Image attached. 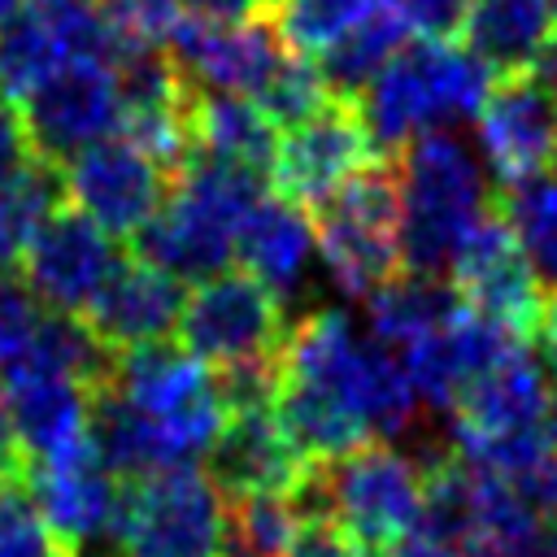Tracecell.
Segmentation results:
<instances>
[{
	"label": "cell",
	"mask_w": 557,
	"mask_h": 557,
	"mask_svg": "<svg viewBox=\"0 0 557 557\" xmlns=\"http://www.w3.org/2000/svg\"><path fill=\"white\" fill-rule=\"evenodd\" d=\"M0 387H4L9 409H13L26 466L52 461V457H61L87 440L91 387L65 379V374L39 370L22 357L0 374Z\"/></svg>",
	"instance_id": "obj_21"
},
{
	"label": "cell",
	"mask_w": 557,
	"mask_h": 557,
	"mask_svg": "<svg viewBox=\"0 0 557 557\" xmlns=\"http://www.w3.org/2000/svg\"><path fill=\"white\" fill-rule=\"evenodd\" d=\"M9 487H13V483H9V479H4V474H0V500H4V496H9Z\"/></svg>",
	"instance_id": "obj_48"
},
{
	"label": "cell",
	"mask_w": 557,
	"mask_h": 557,
	"mask_svg": "<svg viewBox=\"0 0 557 557\" xmlns=\"http://www.w3.org/2000/svg\"><path fill=\"white\" fill-rule=\"evenodd\" d=\"M522 344H531V339L509 331L496 318H483V313L466 309L453 326L400 348L396 357H400L418 400H426L431 409H457V400L483 374H492L500 361H509Z\"/></svg>",
	"instance_id": "obj_17"
},
{
	"label": "cell",
	"mask_w": 557,
	"mask_h": 557,
	"mask_svg": "<svg viewBox=\"0 0 557 557\" xmlns=\"http://www.w3.org/2000/svg\"><path fill=\"white\" fill-rule=\"evenodd\" d=\"M448 274H453V287L461 292L466 309L496 318L527 339L535 335L548 292L535 278V270H531V261H527V252H522V244L509 231L500 209H492L470 231V239L461 244Z\"/></svg>",
	"instance_id": "obj_12"
},
{
	"label": "cell",
	"mask_w": 557,
	"mask_h": 557,
	"mask_svg": "<svg viewBox=\"0 0 557 557\" xmlns=\"http://www.w3.org/2000/svg\"><path fill=\"white\" fill-rule=\"evenodd\" d=\"M470 557H557V522H540L535 535H527L522 544L513 548H500V553H470Z\"/></svg>",
	"instance_id": "obj_43"
},
{
	"label": "cell",
	"mask_w": 557,
	"mask_h": 557,
	"mask_svg": "<svg viewBox=\"0 0 557 557\" xmlns=\"http://www.w3.org/2000/svg\"><path fill=\"white\" fill-rule=\"evenodd\" d=\"M39 322H44L39 300L30 296V287L22 283V274L0 270V374L30 348Z\"/></svg>",
	"instance_id": "obj_33"
},
{
	"label": "cell",
	"mask_w": 557,
	"mask_h": 557,
	"mask_svg": "<svg viewBox=\"0 0 557 557\" xmlns=\"http://www.w3.org/2000/svg\"><path fill=\"white\" fill-rule=\"evenodd\" d=\"M22 126L30 152L48 165H65L100 139H113L122 126V91L113 65L104 61H65L57 65L26 100Z\"/></svg>",
	"instance_id": "obj_10"
},
{
	"label": "cell",
	"mask_w": 557,
	"mask_h": 557,
	"mask_svg": "<svg viewBox=\"0 0 557 557\" xmlns=\"http://www.w3.org/2000/svg\"><path fill=\"white\" fill-rule=\"evenodd\" d=\"M22 283L48 313L87 318L91 300L122 265V252L109 231H100L74 205H61L22 252Z\"/></svg>",
	"instance_id": "obj_11"
},
{
	"label": "cell",
	"mask_w": 557,
	"mask_h": 557,
	"mask_svg": "<svg viewBox=\"0 0 557 557\" xmlns=\"http://www.w3.org/2000/svg\"><path fill=\"white\" fill-rule=\"evenodd\" d=\"M122 39H135V44H161L174 35V26L183 22V9L178 0H117L109 4Z\"/></svg>",
	"instance_id": "obj_35"
},
{
	"label": "cell",
	"mask_w": 557,
	"mask_h": 557,
	"mask_svg": "<svg viewBox=\"0 0 557 557\" xmlns=\"http://www.w3.org/2000/svg\"><path fill=\"white\" fill-rule=\"evenodd\" d=\"M96 4H104V9H109V4H117V0H96Z\"/></svg>",
	"instance_id": "obj_52"
},
{
	"label": "cell",
	"mask_w": 557,
	"mask_h": 557,
	"mask_svg": "<svg viewBox=\"0 0 557 557\" xmlns=\"http://www.w3.org/2000/svg\"><path fill=\"white\" fill-rule=\"evenodd\" d=\"M287 339L283 300L244 270L213 274L187 292L178 344L209 370L274 361Z\"/></svg>",
	"instance_id": "obj_9"
},
{
	"label": "cell",
	"mask_w": 557,
	"mask_h": 557,
	"mask_svg": "<svg viewBox=\"0 0 557 557\" xmlns=\"http://www.w3.org/2000/svg\"><path fill=\"white\" fill-rule=\"evenodd\" d=\"M305 457L278 426L274 409H244L226 413L213 448L205 453V474L222 492V500L292 492L305 474Z\"/></svg>",
	"instance_id": "obj_19"
},
{
	"label": "cell",
	"mask_w": 557,
	"mask_h": 557,
	"mask_svg": "<svg viewBox=\"0 0 557 557\" xmlns=\"http://www.w3.org/2000/svg\"><path fill=\"white\" fill-rule=\"evenodd\" d=\"M387 557H466L457 544H448V540H440V535H431V531H422V527H413L405 540H396L392 544V553Z\"/></svg>",
	"instance_id": "obj_42"
},
{
	"label": "cell",
	"mask_w": 557,
	"mask_h": 557,
	"mask_svg": "<svg viewBox=\"0 0 557 557\" xmlns=\"http://www.w3.org/2000/svg\"><path fill=\"white\" fill-rule=\"evenodd\" d=\"M492 96V70L453 39H409L352 100L374 152L396 161L413 139L474 122Z\"/></svg>",
	"instance_id": "obj_2"
},
{
	"label": "cell",
	"mask_w": 557,
	"mask_h": 557,
	"mask_svg": "<svg viewBox=\"0 0 557 557\" xmlns=\"http://www.w3.org/2000/svg\"><path fill=\"white\" fill-rule=\"evenodd\" d=\"M26 9V0H0V26L9 22V17H17Z\"/></svg>",
	"instance_id": "obj_47"
},
{
	"label": "cell",
	"mask_w": 557,
	"mask_h": 557,
	"mask_svg": "<svg viewBox=\"0 0 557 557\" xmlns=\"http://www.w3.org/2000/svg\"><path fill=\"white\" fill-rule=\"evenodd\" d=\"M513 487H518V496H522L535 513H544L548 522H557V448L548 444V448L535 457V466H531L522 479H513Z\"/></svg>",
	"instance_id": "obj_37"
},
{
	"label": "cell",
	"mask_w": 557,
	"mask_h": 557,
	"mask_svg": "<svg viewBox=\"0 0 557 557\" xmlns=\"http://www.w3.org/2000/svg\"><path fill=\"white\" fill-rule=\"evenodd\" d=\"M370 161H379V152L366 135V122H361L357 104L352 100H331L318 117H309L305 126H296L278 139L270 178H274L278 196L318 209L326 196H335Z\"/></svg>",
	"instance_id": "obj_16"
},
{
	"label": "cell",
	"mask_w": 557,
	"mask_h": 557,
	"mask_svg": "<svg viewBox=\"0 0 557 557\" xmlns=\"http://www.w3.org/2000/svg\"><path fill=\"white\" fill-rule=\"evenodd\" d=\"M553 0H470L461 44L496 74H531L544 44L553 39Z\"/></svg>",
	"instance_id": "obj_24"
},
{
	"label": "cell",
	"mask_w": 557,
	"mask_h": 557,
	"mask_svg": "<svg viewBox=\"0 0 557 557\" xmlns=\"http://www.w3.org/2000/svg\"><path fill=\"white\" fill-rule=\"evenodd\" d=\"M370 4L374 0H283L274 9V30L292 57L318 61L366 22Z\"/></svg>",
	"instance_id": "obj_31"
},
{
	"label": "cell",
	"mask_w": 557,
	"mask_h": 557,
	"mask_svg": "<svg viewBox=\"0 0 557 557\" xmlns=\"http://www.w3.org/2000/svg\"><path fill=\"white\" fill-rule=\"evenodd\" d=\"M257 104L278 131H296V126H305L309 117H318L331 104V91H326V83H322L313 61L287 52L283 65L270 74V83L261 87Z\"/></svg>",
	"instance_id": "obj_32"
},
{
	"label": "cell",
	"mask_w": 557,
	"mask_h": 557,
	"mask_svg": "<svg viewBox=\"0 0 557 557\" xmlns=\"http://www.w3.org/2000/svg\"><path fill=\"white\" fill-rule=\"evenodd\" d=\"M61 544L44 527L39 509L22 487H9L0 500V557H52Z\"/></svg>",
	"instance_id": "obj_34"
},
{
	"label": "cell",
	"mask_w": 557,
	"mask_h": 557,
	"mask_svg": "<svg viewBox=\"0 0 557 557\" xmlns=\"http://www.w3.org/2000/svg\"><path fill=\"white\" fill-rule=\"evenodd\" d=\"M300 527H305V518H300L292 492L226 500L222 557H287Z\"/></svg>",
	"instance_id": "obj_28"
},
{
	"label": "cell",
	"mask_w": 557,
	"mask_h": 557,
	"mask_svg": "<svg viewBox=\"0 0 557 557\" xmlns=\"http://www.w3.org/2000/svg\"><path fill=\"white\" fill-rule=\"evenodd\" d=\"M17 487L30 496L44 527L52 531V540L65 553H83L96 535L109 531L117 492H122V483L100 466L91 440H83L78 448L61 453L52 461L26 466Z\"/></svg>",
	"instance_id": "obj_18"
},
{
	"label": "cell",
	"mask_w": 557,
	"mask_h": 557,
	"mask_svg": "<svg viewBox=\"0 0 557 557\" xmlns=\"http://www.w3.org/2000/svg\"><path fill=\"white\" fill-rule=\"evenodd\" d=\"M278 4H283V0H265V9H278Z\"/></svg>",
	"instance_id": "obj_51"
},
{
	"label": "cell",
	"mask_w": 557,
	"mask_h": 557,
	"mask_svg": "<svg viewBox=\"0 0 557 557\" xmlns=\"http://www.w3.org/2000/svg\"><path fill=\"white\" fill-rule=\"evenodd\" d=\"M531 344L540 348V361L548 366V374L557 379V296L544 300V313H540V326L531 335Z\"/></svg>",
	"instance_id": "obj_44"
},
{
	"label": "cell",
	"mask_w": 557,
	"mask_h": 557,
	"mask_svg": "<svg viewBox=\"0 0 557 557\" xmlns=\"http://www.w3.org/2000/svg\"><path fill=\"white\" fill-rule=\"evenodd\" d=\"M287 557H366L335 522H305Z\"/></svg>",
	"instance_id": "obj_38"
},
{
	"label": "cell",
	"mask_w": 557,
	"mask_h": 557,
	"mask_svg": "<svg viewBox=\"0 0 557 557\" xmlns=\"http://www.w3.org/2000/svg\"><path fill=\"white\" fill-rule=\"evenodd\" d=\"M65 205L87 213L109 235H135L170 196V174L152 165L135 144L100 139L61 165Z\"/></svg>",
	"instance_id": "obj_14"
},
{
	"label": "cell",
	"mask_w": 557,
	"mask_h": 557,
	"mask_svg": "<svg viewBox=\"0 0 557 557\" xmlns=\"http://www.w3.org/2000/svg\"><path fill=\"white\" fill-rule=\"evenodd\" d=\"M370 331L379 344H387L392 352L453 326L466 313L461 292L453 287V278H435V274H396L383 292H374L370 300Z\"/></svg>",
	"instance_id": "obj_26"
},
{
	"label": "cell",
	"mask_w": 557,
	"mask_h": 557,
	"mask_svg": "<svg viewBox=\"0 0 557 557\" xmlns=\"http://www.w3.org/2000/svg\"><path fill=\"white\" fill-rule=\"evenodd\" d=\"M165 52L187 87L248 96V100L261 96V87L287 57L274 22H261V17L239 26H209V22L183 17L165 39Z\"/></svg>",
	"instance_id": "obj_15"
},
{
	"label": "cell",
	"mask_w": 557,
	"mask_h": 557,
	"mask_svg": "<svg viewBox=\"0 0 557 557\" xmlns=\"http://www.w3.org/2000/svg\"><path fill=\"white\" fill-rule=\"evenodd\" d=\"M52 557H74V553H65V548H57V553H52Z\"/></svg>",
	"instance_id": "obj_49"
},
{
	"label": "cell",
	"mask_w": 557,
	"mask_h": 557,
	"mask_svg": "<svg viewBox=\"0 0 557 557\" xmlns=\"http://www.w3.org/2000/svg\"><path fill=\"white\" fill-rule=\"evenodd\" d=\"M30 161H35V152H30V139H26L22 113L0 100V183H9V178H13L17 170H26Z\"/></svg>",
	"instance_id": "obj_39"
},
{
	"label": "cell",
	"mask_w": 557,
	"mask_h": 557,
	"mask_svg": "<svg viewBox=\"0 0 557 557\" xmlns=\"http://www.w3.org/2000/svg\"><path fill=\"white\" fill-rule=\"evenodd\" d=\"M531 74H535V78L557 96V30H553V39L544 44V52H540V61L531 65Z\"/></svg>",
	"instance_id": "obj_45"
},
{
	"label": "cell",
	"mask_w": 557,
	"mask_h": 557,
	"mask_svg": "<svg viewBox=\"0 0 557 557\" xmlns=\"http://www.w3.org/2000/svg\"><path fill=\"white\" fill-rule=\"evenodd\" d=\"M318 252V231L313 218L305 213V205L265 191L261 205L244 218L239 239H235V261L244 274H252L257 283H265L283 305L287 296L305 283V270Z\"/></svg>",
	"instance_id": "obj_23"
},
{
	"label": "cell",
	"mask_w": 557,
	"mask_h": 557,
	"mask_svg": "<svg viewBox=\"0 0 557 557\" xmlns=\"http://www.w3.org/2000/svg\"><path fill=\"white\" fill-rule=\"evenodd\" d=\"M109 387L144 422L161 470H178L205 457L226 422L213 370L191 357L178 339L117 352Z\"/></svg>",
	"instance_id": "obj_5"
},
{
	"label": "cell",
	"mask_w": 557,
	"mask_h": 557,
	"mask_svg": "<svg viewBox=\"0 0 557 557\" xmlns=\"http://www.w3.org/2000/svg\"><path fill=\"white\" fill-rule=\"evenodd\" d=\"M405 17V26L418 35V39H453L461 35V22H466V9L470 0H392Z\"/></svg>",
	"instance_id": "obj_36"
},
{
	"label": "cell",
	"mask_w": 557,
	"mask_h": 557,
	"mask_svg": "<svg viewBox=\"0 0 557 557\" xmlns=\"http://www.w3.org/2000/svg\"><path fill=\"white\" fill-rule=\"evenodd\" d=\"M322 479L331 522L366 557H387L422 518V466L383 440L322 461Z\"/></svg>",
	"instance_id": "obj_8"
},
{
	"label": "cell",
	"mask_w": 557,
	"mask_h": 557,
	"mask_svg": "<svg viewBox=\"0 0 557 557\" xmlns=\"http://www.w3.org/2000/svg\"><path fill=\"white\" fill-rule=\"evenodd\" d=\"M226 500L205 470L178 466L122 483L109 535L122 557H222Z\"/></svg>",
	"instance_id": "obj_7"
},
{
	"label": "cell",
	"mask_w": 557,
	"mask_h": 557,
	"mask_svg": "<svg viewBox=\"0 0 557 557\" xmlns=\"http://www.w3.org/2000/svg\"><path fill=\"white\" fill-rule=\"evenodd\" d=\"M405 44H409V26H405L400 9L392 0H374L366 22L344 44H335L326 57H318L313 65H318L331 100H357Z\"/></svg>",
	"instance_id": "obj_27"
},
{
	"label": "cell",
	"mask_w": 557,
	"mask_h": 557,
	"mask_svg": "<svg viewBox=\"0 0 557 557\" xmlns=\"http://www.w3.org/2000/svg\"><path fill=\"white\" fill-rule=\"evenodd\" d=\"M183 309H187V283L131 257L109 274V283L91 300L87 326L113 352H126V348H144L178 335Z\"/></svg>",
	"instance_id": "obj_20"
},
{
	"label": "cell",
	"mask_w": 557,
	"mask_h": 557,
	"mask_svg": "<svg viewBox=\"0 0 557 557\" xmlns=\"http://www.w3.org/2000/svg\"><path fill=\"white\" fill-rule=\"evenodd\" d=\"M187 122H191V139H196V152L200 157L248 165L257 174L274 170L278 126L261 113L257 100L187 87Z\"/></svg>",
	"instance_id": "obj_25"
},
{
	"label": "cell",
	"mask_w": 557,
	"mask_h": 557,
	"mask_svg": "<svg viewBox=\"0 0 557 557\" xmlns=\"http://www.w3.org/2000/svg\"><path fill=\"white\" fill-rule=\"evenodd\" d=\"M318 252L331 283L370 300L400 274V174L396 161H370L313 209Z\"/></svg>",
	"instance_id": "obj_6"
},
{
	"label": "cell",
	"mask_w": 557,
	"mask_h": 557,
	"mask_svg": "<svg viewBox=\"0 0 557 557\" xmlns=\"http://www.w3.org/2000/svg\"><path fill=\"white\" fill-rule=\"evenodd\" d=\"M0 474L9 483H22V474H26V453H22L17 422H13V409H9L4 387H0Z\"/></svg>",
	"instance_id": "obj_41"
},
{
	"label": "cell",
	"mask_w": 557,
	"mask_h": 557,
	"mask_svg": "<svg viewBox=\"0 0 557 557\" xmlns=\"http://www.w3.org/2000/svg\"><path fill=\"white\" fill-rule=\"evenodd\" d=\"M544 440L557 448V392H553V400H548V413H544Z\"/></svg>",
	"instance_id": "obj_46"
},
{
	"label": "cell",
	"mask_w": 557,
	"mask_h": 557,
	"mask_svg": "<svg viewBox=\"0 0 557 557\" xmlns=\"http://www.w3.org/2000/svg\"><path fill=\"white\" fill-rule=\"evenodd\" d=\"M400 174V261L409 274L444 278L492 213L483 161L453 131H431L396 157Z\"/></svg>",
	"instance_id": "obj_4"
},
{
	"label": "cell",
	"mask_w": 557,
	"mask_h": 557,
	"mask_svg": "<svg viewBox=\"0 0 557 557\" xmlns=\"http://www.w3.org/2000/svg\"><path fill=\"white\" fill-rule=\"evenodd\" d=\"M283 379H300L335 396L370 440H392L413 426L418 392L400 366V357L374 335H357V326L339 309L305 313L287 326L283 339Z\"/></svg>",
	"instance_id": "obj_3"
},
{
	"label": "cell",
	"mask_w": 557,
	"mask_h": 557,
	"mask_svg": "<svg viewBox=\"0 0 557 557\" xmlns=\"http://www.w3.org/2000/svg\"><path fill=\"white\" fill-rule=\"evenodd\" d=\"M474 126L483 165L500 187L557 170V96L535 74L496 78Z\"/></svg>",
	"instance_id": "obj_13"
},
{
	"label": "cell",
	"mask_w": 557,
	"mask_h": 557,
	"mask_svg": "<svg viewBox=\"0 0 557 557\" xmlns=\"http://www.w3.org/2000/svg\"><path fill=\"white\" fill-rule=\"evenodd\" d=\"M261 196L265 178L257 170L196 152L191 165L170 183L165 205L131 235V252L135 261L157 265L191 287L226 274L239 226L261 205Z\"/></svg>",
	"instance_id": "obj_1"
},
{
	"label": "cell",
	"mask_w": 557,
	"mask_h": 557,
	"mask_svg": "<svg viewBox=\"0 0 557 557\" xmlns=\"http://www.w3.org/2000/svg\"><path fill=\"white\" fill-rule=\"evenodd\" d=\"M500 213L518 235L535 278L544 287H557V170L527 178L518 187H505Z\"/></svg>",
	"instance_id": "obj_29"
},
{
	"label": "cell",
	"mask_w": 557,
	"mask_h": 557,
	"mask_svg": "<svg viewBox=\"0 0 557 557\" xmlns=\"http://www.w3.org/2000/svg\"><path fill=\"white\" fill-rule=\"evenodd\" d=\"M178 9L183 17H196L209 26H239V22L261 17L265 0H178Z\"/></svg>",
	"instance_id": "obj_40"
},
{
	"label": "cell",
	"mask_w": 557,
	"mask_h": 557,
	"mask_svg": "<svg viewBox=\"0 0 557 557\" xmlns=\"http://www.w3.org/2000/svg\"><path fill=\"white\" fill-rule=\"evenodd\" d=\"M74 557H100V553H87V548H83V553H74Z\"/></svg>",
	"instance_id": "obj_50"
},
{
	"label": "cell",
	"mask_w": 557,
	"mask_h": 557,
	"mask_svg": "<svg viewBox=\"0 0 557 557\" xmlns=\"http://www.w3.org/2000/svg\"><path fill=\"white\" fill-rule=\"evenodd\" d=\"M57 65H65V52L26 0V9L0 26V100L22 104Z\"/></svg>",
	"instance_id": "obj_30"
},
{
	"label": "cell",
	"mask_w": 557,
	"mask_h": 557,
	"mask_svg": "<svg viewBox=\"0 0 557 557\" xmlns=\"http://www.w3.org/2000/svg\"><path fill=\"white\" fill-rule=\"evenodd\" d=\"M548 366L531 344H522L509 361H500L492 374H483L461 400H457V422L453 435L470 440H500V435H527L544 431L548 413Z\"/></svg>",
	"instance_id": "obj_22"
}]
</instances>
